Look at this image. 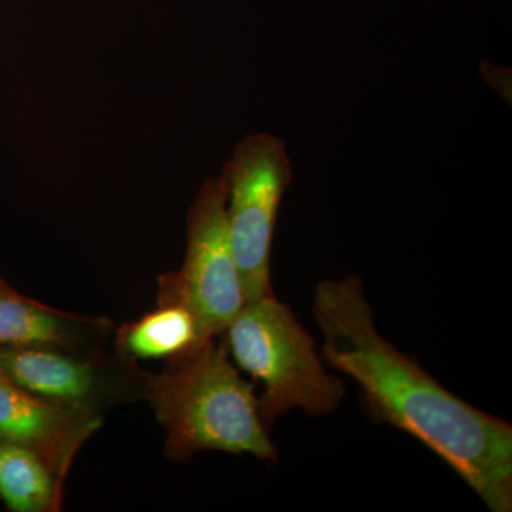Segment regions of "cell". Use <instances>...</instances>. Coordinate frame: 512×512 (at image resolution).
<instances>
[{
  "mask_svg": "<svg viewBox=\"0 0 512 512\" xmlns=\"http://www.w3.org/2000/svg\"><path fill=\"white\" fill-rule=\"evenodd\" d=\"M100 426L101 414L40 399L0 376V444L32 451L60 483Z\"/></svg>",
  "mask_w": 512,
  "mask_h": 512,
  "instance_id": "cell-7",
  "label": "cell"
},
{
  "mask_svg": "<svg viewBox=\"0 0 512 512\" xmlns=\"http://www.w3.org/2000/svg\"><path fill=\"white\" fill-rule=\"evenodd\" d=\"M221 175L201 185L187 214V248L180 271L161 276L158 302L191 309L205 339L222 336L247 303L229 239Z\"/></svg>",
  "mask_w": 512,
  "mask_h": 512,
  "instance_id": "cell-5",
  "label": "cell"
},
{
  "mask_svg": "<svg viewBox=\"0 0 512 512\" xmlns=\"http://www.w3.org/2000/svg\"><path fill=\"white\" fill-rule=\"evenodd\" d=\"M222 336L235 363L264 386L256 400L266 429L291 410L316 417L338 409L342 382L326 372L315 340L274 293L245 303Z\"/></svg>",
  "mask_w": 512,
  "mask_h": 512,
  "instance_id": "cell-3",
  "label": "cell"
},
{
  "mask_svg": "<svg viewBox=\"0 0 512 512\" xmlns=\"http://www.w3.org/2000/svg\"><path fill=\"white\" fill-rule=\"evenodd\" d=\"M110 328L107 319L56 311L25 295H0V349L49 346L89 350Z\"/></svg>",
  "mask_w": 512,
  "mask_h": 512,
  "instance_id": "cell-8",
  "label": "cell"
},
{
  "mask_svg": "<svg viewBox=\"0 0 512 512\" xmlns=\"http://www.w3.org/2000/svg\"><path fill=\"white\" fill-rule=\"evenodd\" d=\"M0 295L5 296H20L22 293L16 291V289H13L12 286H9L6 284L5 279L0 276Z\"/></svg>",
  "mask_w": 512,
  "mask_h": 512,
  "instance_id": "cell-11",
  "label": "cell"
},
{
  "mask_svg": "<svg viewBox=\"0 0 512 512\" xmlns=\"http://www.w3.org/2000/svg\"><path fill=\"white\" fill-rule=\"evenodd\" d=\"M144 397L167 433L165 456L188 461L201 451L251 454L276 461L278 448L262 423L251 386L214 339L144 373Z\"/></svg>",
  "mask_w": 512,
  "mask_h": 512,
  "instance_id": "cell-2",
  "label": "cell"
},
{
  "mask_svg": "<svg viewBox=\"0 0 512 512\" xmlns=\"http://www.w3.org/2000/svg\"><path fill=\"white\" fill-rule=\"evenodd\" d=\"M312 313L320 355L359 386L370 417L419 440L488 510H512V427L448 392L377 332L359 276L323 281Z\"/></svg>",
  "mask_w": 512,
  "mask_h": 512,
  "instance_id": "cell-1",
  "label": "cell"
},
{
  "mask_svg": "<svg viewBox=\"0 0 512 512\" xmlns=\"http://www.w3.org/2000/svg\"><path fill=\"white\" fill-rule=\"evenodd\" d=\"M63 483L32 451L0 444V498L13 512H55Z\"/></svg>",
  "mask_w": 512,
  "mask_h": 512,
  "instance_id": "cell-10",
  "label": "cell"
},
{
  "mask_svg": "<svg viewBox=\"0 0 512 512\" xmlns=\"http://www.w3.org/2000/svg\"><path fill=\"white\" fill-rule=\"evenodd\" d=\"M208 340L188 306L180 302H158L156 311L126 323L117 332L116 345L124 359H177L201 348Z\"/></svg>",
  "mask_w": 512,
  "mask_h": 512,
  "instance_id": "cell-9",
  "label": "cell"
},
{
  "mask_svg": "<svg viewBox=\"0 0 512 512\" xmlns=\"http://www.w3.org/2000/svg\"><path fill=\"white\" fill-rule=\"evenodd\" d=\"M232 252L247 302L272 295L271 251L279 207L292 181L284 141L268 133L242 138L222 170Z\"/></svg>",
  "mask_w": 512,
  "mask_h": 512,
  "instance_id": "cell-4",
  "label": "cell"
},
{
  "mask_svg": "<svg viewBox=\"0 0 512 512\" xmlns=\"http://www.w3.org/2000/svg\"><path fill=\"white\" fill-rule=\"evenodd\" d=\"M144 373L124 357L28 346L0 349V376L33 396L99 413L109 404L144 397Z\"/></svg>",
  "mask_w": 512,
  "mask_h": 512,
  "instance_id": "cell-6",
  "label": "cell"
}]
</instances>
